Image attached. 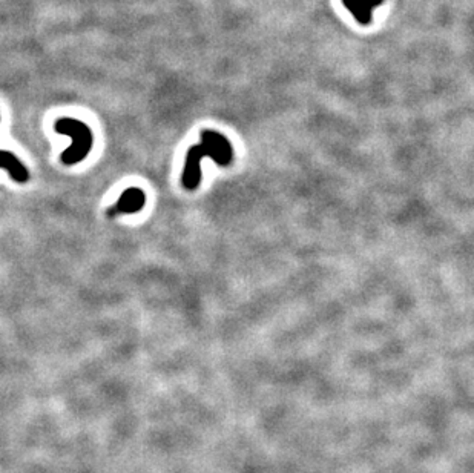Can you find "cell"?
<instances>
[{
	"label": "cell",
	"mask_w": 474,
	"mask_h": 473,
	"mask_svg": "<svg viewBox=\"0 0 474 473\" xmlns=\"http://www.w3.org/2000/svg\"><path fill=\"white\" fill-rule=\"evenodd\" d=\"M209 157L218 166H228L234 160V148L229 140L223 134L212 129H204L202 132V143L190 146L185 171L181 176V183L189 190H195L202 181V160Z\"/></svg>",
	"instance_id": "1"
},
{
	"label": "cell",
	"mask_w": 474,
	"mask_h": 473,
	"mask_svg": "<svg viewBox=\"0 0 474 473\" xmlns=\"http://www.w3.org/2000/svg\"><path fill=\"white\" fill-rule=\"evenodd\" d=\"M384 0H343L344 6L352 13L355 20L361 25H367L371 20V13L382 5Z\"/></svg>",
	"instance_id": "5"
},
{
	"label": "cell",
	"mask_w": 474,
	"mask_h": 473,
	"mask_svg": "<svg viewBox=\"0 0 474 473\" xmlns=\"http://www.w3.org/2000/svg\"><path fill=\"white\" fill-rule=\"evenodd\" d=\"M0 168L10 174V177L14 181H18V183H27L29 180L28 169L25 168L23 163L10 151L0 149Z\"/></svg>",
	"instance_id": "4"
},
{
	"label": "cell",
	"mask_w": 474,
	"mask_h": 473,
	"mask_svg": "<svg viewBox=\"0 0 474 473\" xmlns=\"http://www.w3.org/2000/svg\"><path fill=\"white\" fill-rule=\"evenodd\" d=\"M55 132L71 137V145L62 154V162L68 166L77 164L81 160H85L91 148H93V132H91L86 123H83L77 119L63 117L59 119L54 124Z\"/></svg>",
	"instance_id": "2"
},
{
	"label": "cell",
	"mask_w": 474,
	"mask_h": 473,
	"mask_svg": "<svg viewBox=\"0 0 474 473\" xmlns=\"http://www.w3.org/2000/svg\"><path fill=\"white\" fill-rule=\"evenodd\" d=\"M146 205V194L140 188H128L124 189L119 202L115 203L110 211L107 217H115L121 214H137L143 209Z\"/></svg>",
	"instance_id": "3"
}]
</instances>
